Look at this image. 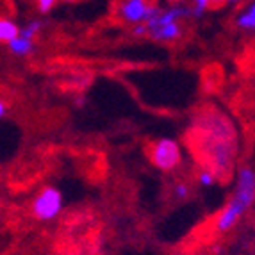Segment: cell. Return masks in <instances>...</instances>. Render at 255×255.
Wrapping results in <instances>:
<instances>
[{
	"mask_svg": "<svg viewBox=\"0 0 255 255\" xmlns=\"http://www.w3.org/2000/svg\"><path fill=\"white\" fill-rule=\"evenodd\" d=\"M9 113V107H7V102H5L4 98H0V120H4Z\"/></svg>",
	"mask_w": 255,
	"mask_h": 255,
	"instance_id": "9a60e30c",
	"label": "cell"
},
{
	"mask_svg": "<svg viewBox=\"0 0 255 255\" xmlns=\"http://www.w3.org/2000/svg\"><path fill=\"white\" fill-rule=\"evenodd\" d=\"M195 130L198 134L200 152L204 155V166L216 171L218 179L230 175L238 155V139L234 125L223 113L209 111L196 118Z\"/></svg>",
	"mask_w": 255,
	"mask_h": 255,
	"instance_id": "6da1fadb",
	"label": "cell"
},
{
	"mask_svg": "<svg viewBox=\"0 0 255 255\" xmlns=\"http://www.w3.org/2000/svg\"><path fill=\"white\" fill-rule=\"evenodd\" d=\"M184 34L182 23L180 21H171V23H166V25L153 27V29L146 30V36L153 41H161V43H175L179 41Z\"/></svg>",
	"mask_w": 255,
	"mask_h": 255,
	"instance_id": "8992f818",
	"label": "cell"
},
{
	"mask_svg": "<svg viewBox=\"0 0 255 255\" xmlns=\"http://www.w3.org/2000/svg\"><path fill=\"white\" fill-rule=\"evenodd\" d=\"M209 7H221L223 4H227V0H207Z\"/></svg>",
	"mask_w": 255,
	"mask_h": 255,
	"instance_id": "2e32d148",
	"label": "cell"
},
{
	"mask_svg": "<svg viewBox=\"0 0 255 255\" xmlns=\"http://www.w3.org/2000/svg\"><path fill=\"white\" fill-rule=\"evenodd\" d=\"M241 0H227V4H239Z\"/></svg>",
	"mask_w": 255,
	"mask_h": 255,
	"instance_id": "ac0fdd59",
	"label": "cell"
},
{
	"mask_svg": "<svg viewBox=\"0 0 255 255\" xmlns=\"http://www.w3.org/2000/svg\"><path fill=\"white\" fill-rule=\"evenodd\" d=\"M148 157L159 171L170 173L182 164V148L173 137H159L148 146Z\"/></svg>",
	"mask_w": 255,
	"mask_h": 255,
	"instance_id": "277c9868",
	"label": "cell"
},
{
	"mask_svg": "<svg viewBox=\"0 0 255 255\" xmlns=\"http://www.w3.org/2000/svg\"><path fill=\"white\" fill-rule=\"evenodd\" d=\"M39 14H50L57 5V0H34Z\"/></svg>",
	"mask_w": 255,
	"mask_h": 255,
	"instance_id": "4fadbf2b",
	"label": "cell"
},
{
	"mask_svg": "<svg viewBox=\"0 0 255 255\" xmlns=\"http://www.w3.org/2000/svg\"><path fill=\"white\" fill-rule=\"evenodd\" d=\"M20 27L13 18L0 16V45H7L20 34Z\"/></svg>",
	"mask_w": 255,
	"mask_h": 255,
	"instance_id": "9c48e42d",
	"label": "cell"
},
{
	"mask_svg": "<svg viewBox=\"0 0 255 255\" xmlns=\"http://www.w3.org/2000/svg\"><path fill=\"white\" fill-rule=\"evenodd\" d=\"M236 25L247 32H255V0L239 11L236 16Z\"/></svg>",
	"mask_w": 255,
	"mask_h": 255,
	"instance_id": "ba28073f",
	"label": "cell"
},
{
	"mask_svg": "<svg viewBox=\"0 0 255 255\" xmlns=\"http://www.w3.org/2000/svg\"><path fill=\"white\" fill-rule=\"evenodd\" d=\"M159 5L150 4L148 0H122L116 9V16L125 23L139 25L146 23L152 14L157 13Z\"/></svg>",
	"mask_w": 255,
	"mask_h": 255,
	"instance_id": "5b68a950",
	"label": "cell"
},
{
	"mask_svg": "<svg viewBox=\"0 0 255 255\" xmlns=\"http://www.w3.org/2000/svg\"><path fill=\"white\" fill-rule=\"evenodd\" d=\"M64 209V196L59 187L45 186L41 187L30 202V214L41 223H48L61 216Z\"/></svg>",
	"mask_w": 255,
	"mask_h": 255,
	"instance_id": "3957f363",
	"label": "cell"
},
{
	"mask_svg": "<svg viewBox=\"0 0 255 255\" xmlns=\"http://www.w3.org/2000/svg\"><path fill=\"white\" fill-rule=\"evenodd\" d=\"M189 195H191V186L186 182H175L173 187H171V196H173L175 200H187Z\"/></svg>",
	"mask_w": 255,
	"mask_h": 255,
	"instance_id": "7c38bea8",
	"label": "cell"
},
{
	"mask_svg": "<svg viewBox=\"0 0 255 255\" xmlns=\"http://www.w3.org/2000/svg\"><path fill=\"white\" fill-rule=\"evenodd\" d=\"M5 47H7V50H9V54H11V55L23 59V57H29V55L34 54L36 41H34V39H29V38H25V36L18 34L16 38H14L13 41H9Z\"/></svg>",
	"mask_w": 255,
	"mask_h": 255,
	"instance_id": "52a82bcc",
	"label": "cell"
},
{
	"mask_svg": "<svg viewBox=\"0 0 255 255\" xmlns=\"http://www.w3.org/2000/svg\"><path fill=\"white\" fill-rule=\"evenodd\" d=\"M218 180V175L213 168H209V166H202L200 170H198V175H196V182L200 187H213Z\"/></svg>",
	"mask_w": 255,
	"mask_h": 255,
	"instance_id": "8fae6325",
	"label": "cell"
},
{
	"mask_svg": "<svg viewBox=\"0 0 255 255\" xmlns=\"http://www.w3.org/2000/svg\"><path fill=\"white\" fill-rule=\"evenodd\" d=\"M43 27H45V23H43L41 18H32V20H29L25 23V25L20 27V34L25 36V38L29 39H38V36L41 34Z\"/></svg>",
	"mask_w": 255,
	"mask_h": 255,
	"instance_id": "30bf717a",
	"label": "cell"
},
{
	"mask_svg": "<svg viewBox=\"0 0 255 255\" xmlns=\"http://www.w3.org/2000/svg\"><path fill=\"white\" fill-rule=\"evenodd\" d=\"M132 34L136 36V38H143V36H146V27H145V23H139V25H134V27H132Z\"/></svg>",
	"mask_w": 255,
	"mask_h": 255,
	"instance_id": "5bb4252c",
	"label": "cell"
},
{
	"mask_svg": "<svg viewBox=\"0 0 255 255\" xmlns=\"http://www.w3.org/2000/svg\"><path fill=\"white\" fill-rule=\"evenodd\" d=\"M255 202V170L252 166H241L236 177L234 191L225 207L218 213L214 220V232L227 234L239 223Z\"/></svg>",
	"mask_w": 255,
	"mask_h": 255,
	"instance_id": "7a4b0ae2",
	"label": "cell"
},
{
	"mask_svg": "<svg viewBox=\"0 0 255 255\" xmlns=\"http://www.w3.org/2000/svg\"><path fill=\"white\" fill-rule=\"evenodd\" d=\"M57 2H63V4H75L79 0H57Z\"/></svg>",
	"mask_w": 255,
	"mask_h": 255,
	"instance_id": "e0dca14e",
	"label": "cell"
}]
</instances>
